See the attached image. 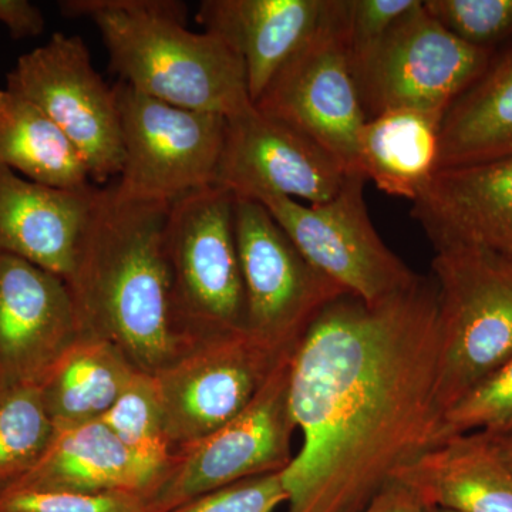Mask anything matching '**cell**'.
Masks as SVG:
<instances>
[{
	"label": "cell",
	"mask_w": 512,
	"mask_h": 512,
	"mask_svg": "<svg viewBox=\"0 0 512 512\" xmlns=\"http://www.w3.org/2000/svg\"><path fill=\"white\" fill-rule=\"evenodd\" d=\"M439 350L433 276L376 305L346 293L326 306L292 356L301 446L282 471L285 512H362L439 443Z\"/></svg>",
	"instance_id": "6da1fadb"
},
{
	"label": "cell",
	"mask_w": 512,
	"mask_h": 512,
	"mask_svg": "<svg viewBox=\"0 0 512 512\" xmlns=\"http://www.w3.org/2000/svg\"><path fill=\"white\" fill-rule=\"evenodd\" d=\"M170 205L124 201L113 188L97 187L64 281L80 333L107 340L153 376L188 348L171 316L164 248Z\"/></svg>",
	"instance_id": "7a4b0ae2"
},
{
	"label": "cell",
	"mask_w": 512,
	"mask_h": 512,
	"mask_svg": "<svg viewBox=\"0 0 512 512\" xmlns=\"http://www.w3.org/2000/svg\"><path fill=\"white\" fill-rule=\"evenodd\" d=\"M69 19L92 20L119 82L153 99L224 116L251 109L241 57L220 37L187 29L175 0H64Z\"/></svg>",
	"instance_id": "3957f363"
},
{
	"label": "cell",
	"mask_w": 512,
	"mask_h": 512,
	"mask_svg": "<svg viewBox=\"0 0 512 512\" xmlns=\"http://www.w3.org/2000/svg\"><path fill=\"white\" fill-rule=\"evenodd\" d=\"M234 208V194L220 185L185 194L168 208L164 248L171 316L188 346L247 330Z\"/></svg>",
	"instance_id": "277c9868"
},
{
	"label": "cell",
	"mask_w": 512,
	"mask_h": 512,
	"mask_svg": "<svg viewBox=\"0 0 512 512\" xmlns=\"http://www.w3.org/2000/svg\"><path fill=\"white\" fill-rule=\"evenodd\" d=\"M437 404L450 410L512 359V256L480 248L436 252Z\"/></svg>",
	"instance_id": "5b68a950"
},
{
	"label": "cell",
	"mask_w": 512,
	"mask_h": 512,
	"mask_svg": "<svg viewBox=\"0 0 512 512\" xmlns=\"http://www.w3.org/2000/svg\"><path fill=\"white\" fill-rule=\"evenodd\" d=\"M123 165L111 188L124 201L173 204L217 183L227 119L174 106L114 84Z\"/></svg>",
	"instance_id": "8992f818"
},
{
	"label": "cell",
	"mask_w": 512,
	"mask_h": 512,
	"mask_svg": "<svg viewBox=\"0 0 512 512\" xmlns=\"http://www.w3.org/2000/svg\"><path fill=\"white\" fill-rule=\"evenodd\" d=\"M292 356L285 357L255 399L208 436L175 448L144 512H168L227 485L282 473L293 458L289 407Z\"/></svg>",
	"instance_id": "52a82bcc"
},
{
	"label": "cell",
	"mask_w": 512,
	"mask_h": 512,
	"mask_svg": "<svg viewBox=\"0 0 512 512\" xmlns=\"http://www.w3.org/2000/svg\"><path fill=\"white\" fill-rule=\"evenodd\" d=\"M490 63V52L448 32L423 0L350 62L366 119L396 109L446 114Z\"/></svg>",
	"instance_id": "ba28073f"
},
{
	"label": "cell",
	"mask_w": 512,
	"mask_h": 512,
	"mask_svg": "<svg viewBox=\"0 0 512 512\" xmlns=\"http://www.w3.org/2000/svg\"><path fill=\"white\" fill-rule=\"evenodd\" d=\"M254 107L308 137L346 173H359L365 110L353 77L342 0H328L319 28L266 86Z\"/></svg>",
	"instance_id": "9c48e42d"
},
{
	"label": "cell",
	"mask_w": 512,
	"mask_h": 512,
	"mask_svg": "<svg viewBox=\"0 0 512 512\" xmlns=\"http://www.w3.org/2000/svg\"><path fill=\"white\" fill-rule=\"evenodd\" d=\"M366 178L346 175L332 200L302 204L285 197H266L264 205L303 258L367 305L386 301L419 278L377 234L365 200Z\"/></svg>",
	"instance_id": "30bf717a"
},
{
	"label": "cell",
	"mask_w": 512,
	"mask_h": 512,
	"mask_svg": "<svg viewBox=\"0 0 512 512\" xmlns=\"http://www.w3.org/2000/svg\"><path fill=\"white\" fill-rule=\"evenodd\" d=\"M234 214L248 333L291 355L326 306L346 293L303 258L264 205L235 198Z\"/></svg>",
	"instance_id": "8fae6325"
},
{
	"label": "cell",
	"mask_w": 512,
	"mask_h": 512,
	"mask_svg": "<svg viewBox=\"0 0 512 512\" xmlns=\"http://www.w3.org/2000/svg\"><path fill=\"white\" fill-rule=\"evenodd\" d=\"M5 87L35 103L63 131L92 181L119 177L123 141L116 87L97 72L82 37L53 33L45 45L19 57Z\"/></svg>",
	"instance_id": "7c38bea8"
},
{
	"label": "cell",
	"mask_w": 512,
	"mask_h": 512,
	"mask_svg": "<svg viewBox=\"0 0 512 512\" xmlns=\"http://www.w3.org/2000/svg\"><path fill=\"white\" fill-rule=\"evenodd\" d=\"M293 355V353H291ZM281 355L248 330L197 340L154 375L171 448L221 429L247 409Z\"/></svg>",
	"instance_id": "4fadbf2b"
},
{
	"label": "cell",
	"mask_w": 512,
	"mask_h": 512,
	"mask_svg": "<svg viewBox=\"0 0 512 512\" xmlns=\"http://www.w3.org/2000/svg\"><path fill=\"white\" fill-rule=\"evenodd\" d=\"M342 165L308 137L254 106L227 119L217 183L235 198L332 200L345 183Z\"/></svg>",
	"instance_id": "5bb4252c"
},
{
	"label": "cell",
	"mask_w": 512,
	"mask_h": 512,
	"mask_svg": "<svg viewBox=\"0 0 512 512\" xmlns=\"http://www.w3.org/2000/svg\"><path fill=\"white\" fill-rule=\"evenodd\" d=\"M79 333L64 279L0 254V389L39 386Z\"/></svg>",
	"instance_id": "9a60e30c"
},
{
	"label": "cell",
	"mask_w": 512,
	"mask_h": 512,
	"mask_svg": "<svg viewBox=\"0 0 512 512\" xmlns=\"http://www.w3.org/2000/svg\"><path fill=\"white\" fill-rule=\"evenodd\" d=\"M412 217L436 252L480 248L512 256V156L441 168Z\"/></svg>",
	"instance_id": "2e32d148"
},
{
	"label": "cell",
	"mask_w": 512,
	"mask_h": 512,
	"mask_svg": "<svg viewBox=\"0 0 512 512\" xmlns=\"http://www.w3.org/2000/svg\"><path fill=\"white\" fill-rule=\"evenodd\" d=\"M96 190H56L0 167V254L26 259L66 281Z\"/></svg>",
	"instance_id": "e0dca14e"
},
{
	"label": "cell",
	"mask_w": 512,
	"mask_h": 512,
	"mask_svg": "<svg viewBox=\"0 0 512 512\" xmlns=\"http://www.w3.org/2000/svg\"><path fill=\"white\" fill-rule=\"evenodd\" d=\"M328 0H204L197 22L244 63L249 99H259L325 16Z\"/></svg>",
	"instance_id": "ac0fdd59"
},
{
	"label": "cell",
	"mask_w": 512,
	"mask_h": 512,
	"mask_svg": "<svg viewBox=\"0 0 512 512\" xmlns=\"http://www.w3.org/2000/svg\"><path fill=\"white\" fill-rule=\"evenodd\" d=\"M427 508L450 512H512V468L497 437L474 431L439 441L397 471Z\"/></svg>",
	"instance_id": "d6986e66"
},
{
	"label": "cell",
	"mask_w": 512,
	"mask_h": 512,
	"mask_svg": "<svg viewBox=\"0 0 512 512\" xmlns=\"http://www.w3.org/2000/svg\"><path fill=\"white\" fill-rule=\"evenodd\" d=\"M165 467L128 450L103 421L97 420L55 429L42 457L12 487L128 494L144 501L160 481Z\"/></svg>",
	"instance_id": "ffe728a7"
},
{
	"label": "cell",
	"mask_w": 512,
	"mask_h": 512,
	"mask_svg": "<svg viewBox=\"0 0 512 512\" xmlns=\"http://www.w3.org/2000/svg\"><path fill=\"white\" fill-rule=\"evenodd\" d=\"M444 113L396 109L367 119L359 134V173L392 197L414 201L439 170Z\"/></svg>",
	"instance_id": "44dd1931"
},
{
	"label": "cell",
	"mask_w": 512,
	"mask_h": 512,
	"mask_svg": "<svg viewBox=\"0 0 512 512\" xmlns=\"http://www.w3.org/2000/svg\"><path fill=\"white\" fill-rule=\"evenodd\" d=\"M138 370L107 340L79 333L37 389L55 429L100 420Z\"/></svg>",
	"instance_id": "7402d4cb"
},
{
	"label": "cell",
	"mask_w": 512,
	"mask_h": 512,
	"mask_svg": "<svg viewBox=\"0 0 512 512\" xmlns=\"http://www.w3.org/2000/svg\"><path fill=\"white\" fill-rule=\"evenodd\" d=\"M512 156V46L446 111L439 170ZM437 170V171H439Z\"/></svg>",
	"instance_id": "603a6c76"
},
{
	"label": "cell",
	"mask_w": 512,
	"mask_h": 512,
	"mask_svg": "<svg viewBox=\"0 0 512 512\" xmlns=\"http://www.w3.org/2000/svg\"><path fill=\"white\" fill-rule=\"evenodd\" d=\"M0 167L56 190H84L92 184L72 141L35 103L0 89Z\"/></svg>",
	"instance_id": "cb8c5ba5"
},
{
	"label": "cell",
	"mask_w": 512,
	"mask_h": 512,
	"mask_svg": "<svg viewBox=\"0 0 512 512\" xmlns=\"http://www.w3.org/2000/svg\"><path fill=\"white\" fill-rule=\"evenodd\" d=\"M53 433L37 387L0 389V493L32 470Z\"/></svg>",
	"instance_id": "d4e9b609"
},
{
	"label": "cell",
	"mask_w": 512,
	"mask_h": 512,
	"mask_svg": "<svg viewBox=\"0 0 512 512\" xmlns=\"http://www.w3.org/2000/svg\"><path fill=\"white\" fill-rule=\"evenodd\" d=\"M100 421L128 450L151 463L167 466L173 448L168 441L163 403L153 375L137 372Z\"/></svg>",
	"instance_id": "484cf974"
},
{
	"label": "cell",
	"mask_w": 512,
	"mask_h": 512,
	"mask_svg": "<svg viewBox=\"0 0 512 512\" xmlns=\"http://www.w3.org/2000/svg\"><path fill=\"white\" fill-rule=\"evenodd\" d=\"M474 431L494 437L512 433V359L444 413L439 441Z\"/></svg>",
	"instance_id": "4316f807"
},
{
	"label": "cell",
	"mask_w": 512,
	"mask_h": 512,
	"mask_svg": "<svg viewBox=\"0 0 512 512\" xmlns=\"http://www.w3.org/2000/svg\"><path fill=\"white\" fill-rule=\"evenodd\" d=\"M423 5L448 32L485 52L512 36V0H423Z\"/></svg>",
	"instance_id": "83f0119b"
},
{
	"label": "cell",
	"mask_w": 512,
	"mask_h": 512,
	"mask_svg": "<svg viewBox=\"0 0 512 512\" xmlns=\"http://www.w3.org/2000/svg\"><path fill=\"white\" fill-rule=\"evenodd\" d=\"M0 512H144V504L137 495L12 487L0 493Z\"/></svg>",
	"instance_id": "f1b7e54d"
},
{
	"label": "cell",
	"mask_w": 512,
	"mask_h": 512,
	"mask_svg": "<svg viewBox=\"0 0 512 512\" xmlns=\"http://www.w3.org/2000/svg\"><path fill=\"white\" fill-rule=\"evenodd\" d=\"M286 501L282 473H274L227 485L168 512H275Z\"/></svg>",
	"instance_id": "f546056e"
},
{
	"label": "cell",
	"mask_w": 512,
	"mask_h": 512,
	"mask_svg": "<svg viewBox=\"0 0 512 512\" xmlns=\"http://www.w3.org/2000/svg\"><path fill=\"white\" fill-rule=\"evenodd\" d=\"M419 0H342V23L350 62L375 46Z\"/></svg>",
	"instance_id": "4dcf8cb0"
},
{
	"label": "cell",
	"mask_w": 512,
	"mask_h": 512,
	"mask_svg": "<svg viewBox=\"0 0 512 512\" xmlns=\"http://www.w3.org/2000/svg\"><path fill=\"white\" fill-rule=\"evenodd\" d=\"M0 23L13 39L39 36L46 28L45 16L28 0H0Z\"/></svg>",
	"instance_id": "1f68e13d"
},
{
	"label": "cell",
	"mask_w": 512,
	"mask_h": 512,
	"mask_svg": "<svg viewBox=\"0 0 512 512\" xmlns=\"http://www.w3.org/2000/svg\"><path fill=\"white\" fill-rule=\"evenodd\" d=\"M362 512H429V508L406 485L393 480Z\"/></svg>",
	"instance_id": "d6a6232c"
},
{
	"label": "cell",
	"mask_w": 512,
	"mask_h": 512,
	"mask_svg": "<svg viewBox=\"0 0 512 512\" xmlns=\"http://www.w3.org/2000/svg\"><path fill=\"white\" fill-rule=\"evenodd\" d=\"M497 441L505 461H507L508 466L512 468V433L505 434L503 437H497Z\"/></svg>",
	"instance_id": "836d02e7"
},
{
	"label": "cell",
	"mask_w": 512,
	"mask_h": 512,
	"mask_svg": "<svg viewBox=\"0 0 512 512\" xmlns=\"http://www.w3.org/2000/svg\"><path fill=\"white\" fill-rule=\"evenodd\" d=\"M429 512H450V511L437 510V508H429Z\"/></svg>",
	"instance_id": "e575fe53"
}]
</instances>
